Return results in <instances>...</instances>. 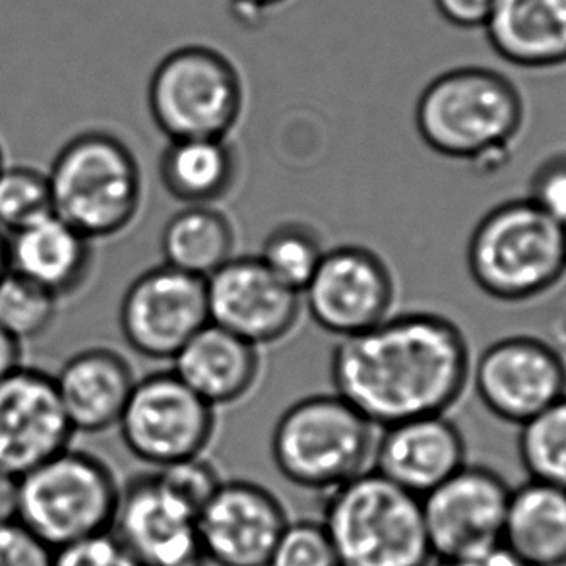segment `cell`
Wrapping results in <instances>:
<instances>
[{"label": "cell", "mask_w": 566, "mask_h": 566, "mask_svg": "<svg viewBox=\"0 0 566 566\" xmlns=\"http://www.w3.org/2000/svg\"><path fill=\"white\" fill-rule=\"evenodd\" d=\"M563 235H565V247H566V221L563 223Z\"/></svg>", "instance_id": "42"}, {"label": "cell", "mask_w": 566, "mask_h": 566, "mask_svg": "<svg viewBox=\"0 0 566 566\" xmlns=\"http://www.w3.org/2000/svg\"><path fill=\"white\" fill-rule=\"evenodd\" d=\"M61 300L9 270L0 280V328L20 344L40 338L53 326Z\"/></svg>", "instance_id": "28"}, {"label": "cell", "mask_w": 566, "mask_h": 566, "mask_svg": "<svg viewBox=\"0 0 566 566\" xmlns=\"http://www.w3.org/2000/svg\"><path fill=\"white\" fill-rule=\"evenodd\" d=\"M501 542L526 566H566V491L532 480L512 489Z\"/></svg>", "instance_id": "23"}, {"label": "cell", "mask_w": 566, "mask_h": 566, "mask_svg": "<svg viewBox=\"0 0 566 566\" xmlns=\"http://www.w3.org/2000/svg\"><path fill=\"white\" fill-rule=\"evenodd\" d=\"M53 378L72 431L86 434L117 427L136 385L130 363L109 347L72 355Z\"/></svg>", "instance_id": "19"}, {"label": "cell", "mask_w": 566, "mask_h": 566, "mask_svg": "<svg viewBox=\"0 0 566 566\" xmlns=\"http://www.w3.org/2000/svg\"><path fill=\"white\" fill-rule=\"evenodd\" d=\"M53 555L20 522L0 524V566H53Z\"/></svg>", "instance_id": "34"}, {"label": "cell", "mask_w": 566, "mask_h": 566, "mask_svg": "<svg viewBox=\"0 0 566 566\" xmlns=\"http://www.w3.org/2000/svg\"><path fill=\"white\" fill-rule=\"evenodd\" d=\"M94 266V241L51 213L9 235V270L59 300L78 292Z\"/></svg>", "instance_id": "20"}, {"label": "cell", "mask_w": 566, "mask_h": 566, "mask_svg": "<svg viewBox=\"0 0 566 566\" xmlns=\"http://www.w3.org/2000/svg\"><path fill=\"white\" fill-rule=\"evenodd\" d=\"M22 367V344L0 328V380Z\"/></svg>", "instance_id": "39"}, {"label": "cell", "mask_w": 566, "mask_h": 566, "mask_svg": "<svg viewBox=\"0 0 566 566\" xmlns=\"http://www.w3.org/2000/svg\"><path fill=\"white\" fill-rule=\"evenodd\" d=\"M117 427L126 450L159 470L205 454L216 409L174 370H164L136 380Z\"/></svg>", "instance_id": "9"}, {"label": "cell", "mask_w": 566, "mask_h": 566, "mask_svg": "<svg viewBox=\"0 0 566 566\" xmlns=\"http://www.w3.org/2000/svg\"><path fill=\"white\" fill-rule=\"evenodd\" d=\"M268 566H339V558L321 520H290Z\"/></svg>", "instance_id": "30"}, {"label": "cell", "mask_w": 566, "mask_h": 566, "mask_svg": "<svg viewBox=\"0 0 566 566\" xmlns=\"http://www.w3.org/2000/svg\"><path fill=\"white\" fill-rule=\"evenodd\" d=\"M20 478L0 470V524L18 522Z\"/></svg>", "instance_id": "38"}, {"label": "cell", "mask_w": 566, "mask_h": 566, "mask_svg": "<svg viewBox=\"0 0 566 566\" xmlns=\"http://www.w3.org/2000/svg\"><path fill=\"white\" fill-rule=\"evenodd\" d=\"M53 566H142L115 535H95L72 543L53 555Z\"/></svg>", "instance_id": "32"}, {"label": "cell", "mask_w": 566, "mask_h": 566, "mask_svg": "<svg viewBox=\"0 0 566 566\" xmlns=\"http://www.w3.org/2000/svg\"><path fill=\"white\" fill-rule=\"evenodd\" d=\"M465 262L478 290L491 300H537L565 277L563 223L527 198L506 200L473 229Z\"/></svg>", "instance_id": "3"}, {"label": "cell", "mask_w": 566, "mask_h": 566, "mask_svg": "<svg viewBox=\"0 0 566 566\" xmlns=\"http://www.w3.org/2000/svg\"><path fill=\"white\" fill-rule=\"evenodd\" d=\"M427 566H526L503 542L458 557L431 558Z\"/></svg>", "instance_id": "36"}, {"label": "cell", "mask_w": 566, "mask_h": 566, "mask_svg": "<svg viewBox=\"0 0 566 566\" xmlns=\"http://www.w3.org/2000/svg\"><path fill=\"white\" fill-rule=\"evenodd\" d=\"M527 200L553 220L566 221V151L545 159L535 169L527 189Z\"/></svg>", "instance_id": "33"}, {"label": "cell", "mask_w": 566, "mask_h": 566, "mask_svg": "<svg viewBox=\"0 0 566 566\" xmlns=\"http://www.w3.org/2000/svg\"><path fill=\"white\" fill-rule=\"evenodd\" d=\"M53 212L45 171L30 166H4L0 171V229L12 235Z\"/></svg>", "instance_id": "29"}, {"label": "cell", "mask_w": 566, "mask_h": 566, "mask_svg": "<svg viewBox=\"0 0 566 566\" xmlns=\"http://www.w3.org/2000/svg\"><path fill=\"white\" fill-rule=\"evenodd\" d=\"M472 363L470 339L449 316L394 313L370 331L338 339L332 388L382 429L452 411L470 388Z\"/></svg>", "instance_id": "1"}, {"label": "cell", "mask_w": 566, "mask_h": 566, "mask_svg": "<svg viewBox=\"0 0 566 566\" xmlns=\"http://www.w3.org/2000/svg\"><path fill=\"white\" fill-rule=\"evenodd\" d=\"M396 280L377 252L344 244L324 252L315 275L301 293L313 323L336 338L375 328L394 315Z\"/></svg>", "instance_id": "11"}, {"label": "cell", "mask_w": 566, "mask_h": 566, "mask_svg": "<svg viewBox=\"0 0 566 566\" xmlns=\"http://www.w3.org/2000/svg\"><path fill=\"white\" fill-rule=\"evenodd\" d=\"M483 30L496 55L518 69L566 64V0H495Z\"/></svg>", "instance_id": "22"}, {"label": "cell", "mask_w": 566, "mask_h": 566, "mask_svg": "<svg viewBox=\"0 0 566 566\" xmlns=\"http://www.w3.org/2000/svg\"><path fill=\"white\" fill-rule=\"evenodd\" d=\"M468 462V444L449 413L406 419L378 431L373 470L423 499Z\"/></svg>", "instance_id": "18"}, {"label": "cell", "mask_w": 566, "mask_h": 566, "mask_svg": "<svg viewBox=\"0 0 566 566\" xmlns=\"http://www.w3.org/2000/svg\"><path fill=\"white\" fill-rule=\"evenodd\" d=\"M159 480L177 499L189 504L192 511L200 514L206 503L212 499L223 480L218 468L202 457L190 458L179 464L167 465L156 470Z\"/></svg>", "instance_id": "31"}, {"label": "cell", "mask_w": 566, "mask_h": 566, "mask_svg": "<svg viewBox=\"0 0 566 566\" xmlns=\"http://www.w3.org/2000/svg\"><path fill=\"white\" fill-rule=\"evenodd\" d=\"M111 534L142 566H206L198 514L161 483L142 473L120 488Z\"/></svg>", "instance_id": "15"}, {"label": "cell", "mask_w": 566, "mask_h": 566, "mask_svg": "<svg viewBox=\"0 0 566 566\" xmlns=\"http://www.w3.org/2000/svg\"><path fill=\"white\" fill-rule=\"evenodd\" d=\"M164 189L182 206H218L239 179V154L229 138L169 140L159 158Z\"/></svg>", "instance_id": "24"}, {"label": "cell", "mask_w": 566, "mask_h": 566, "mask_svg": "<svg viewBox=\"0 0 566 566\" xmlns=\"http://www.w3.org/2000/svg\"><path fill=\"white\" fill-rule=\"evenodd\" d=\"M120 485L102 458L66 449L20 478L18 522L49 549L107 534Z\"/></svg>", "instance_id": "7"}, {"label": "cell", "mask_w": 566, "mask_h": 566, "mask_svg": "<svg viewBox=\"0 0 566 566\" xmlns=\"http://www.w3.org/2000/svg\"><path fill=\"white\" fill-rule=\"evenodd\" d=\"M48 177L53 212L92 241L120 235L140 213L144 174L115 134L74 136L56 154Z\"/></svg>", "instance_id": "4"}, {"label": "cell", "mask_w": 566, "mask_h": 566, "mask_svg": "<svg viewBox=\"0 0 566 566\" xmlns=\"http://www.w3.org/2000/svg\"><path fill=\"white\" fill-rule=\"evenodd\" d=\"M210 323L205 277L161 264L138 275L118 307V328L134 354L174 361Z\"/></svg>", "instance_id": "12"}, {"label": "cell", "mask_w": 566, "mask_h": 566, "mask_svg": "<svg viewBox=\"0 0 566 566\" xmlns=\"http://www.w3.org/2000/svg\"><path fill=\"white\" fill-rule=\"evenodd\" d=\"M378 431L338 394H315L283 411L270 450L290 483L331 493L373 468Z\"/></svg>", "instance_id": "6"}, {"label": "cell", "mask_w": 566, "mask_h": 566, "mask_svg": "<svg viewBox=\"0 0 566 566\" xmlns=\"http://www.w3.org/2000/svg\"><path fill=\"white\" fill-rule=\"evenodd\" d=\"M69 417L55 378L18 367L0 380V470L24 478L38 465L71 449Z\"/></svg>", "instance_id": "17"}, {"label": "cell", "mask_w": 566, "mask_h": 566, "mask_svg": "<svg viewBox=\"0 0 566 566\" xmlns=\"http://www.w3.org/2000/svg\"><path fill=\"white\" fill-rule=\"evenodd\" d=\"M206 293L210 323L256 347L287 338L303 313L301 293L259 256H233L206 280Z\"/></svg>", "instance_id": "14"}, {"label": "cell", "mask_w": 566, "mask_h": 566, "mask_svg": "<svg viewBox=\"0 0 566 566\" xmlns=\"http://www.w3.org/2000/svg\"><path fill=\"white\" fill-rule=\"evenodd\" d=\"M290 0H229L237 20L244 25H256L268 12L282 9Z\"/></svg>", "instance_id": "37"}, {"label": "cell", "mask_w": 566, "mask_h": 566, "mask_svg": "<svg viewBox=\"0 0 566 566\" xmlns=\"http://www.w3.org/2000/svg\"><path fill=\"white\" fill-rule=\"evenodd\" d=\"M323 522L339 566H427L421 499L373 468L326 493Z\"/></svg>", "instance_id": "5"}, {"label": "cell", "mask_w": 566, "mask_h": 566, "mask_svg": "<svg viewBox=\"0 0 566 566\" xmlns=\"http://www.w3.org/2000/svg\"><path fill=\"white\" fill-rule=\"evenodd\" d=\"M233 221L220 206H182L164 228V264L208 280L235 256Z\"/></svg>", "instance_id": "25"}, {"label": "cell", "mask_w": 566, "mask_h": 566, "mask_svg": "<svg viewBox=\"0 0 566 566\" xmlns=\"http://www.w3.org/2000/svg\"><path fill=\"white\" fill-rule=\"evenodd\" d=\"M518 429L520 464L527 480L566 491V396Z\"/></svg>", "instance_id": "26"}, {"label": "cell", "mask_w": 566, "mask_h": 566, "mask_svg": "<svg viewBox=\"0 0 566 566\" xmlns=\"http://www.w3.org/2000/svg\"><path fill=\"white\" fill-rule=\"evenodd\" d=\"M9 272V235L0 229V280Z\"/></svg>", "instance_id": "40"}, {"label": "cell", "mask_w": 566, "mask_h": 566, "mask_svg": "<svg viewBox=\"0 0 566 566\" xmlns=\"http://www.w3.org/2000/svg\"><path fill=\"white\" fill-rule=\"evenodd\" d=\"M148 107L169 140L229 138L243 117V76L218 49L182 45L151 72Z\"/></svg>", "instance_id": "8"}, {"label": "cell", "mask_w": 566, "mask_h": 566, "mask_svg": "<svg viewBox=\"0 0 566 566\" xmlns=\"http://www.w3.org/2000/svg\"><path fill=\"white\" fill-rule=\"evenodd\" d=\"M174 373L213 409L231 406L259 380V347L208 323L175 355Z\"/></svg>", "instance_id": "21"}, {"label": "cell", "mask_w": 566, "mask_h": 566, "mask_svg": "<svg viewBox=\"0 0 566 566\" xmlns=\"http://www.w3.org/2000/svg\"><path fill=\"white\" fill-rule=\"evenodd\" d=\"M324 252L323 241L315 229L290 221L268 233L259 259L280 282L303 293L315 275Z\"/></svg>", "instance_id": "27"}, {"label": "cell", "mask_w": 566, "mask_h": 566, "mask_svg": "<svg viewBox=\"0 0 566 566\" xmlns=\"http://www.w3.org/2000/svg\"><path fill=\"white\" fill-rule=\"evenodd\" d=\"M7 166L4 164V151H2V146H0V171H2V167Z\"/></svg>", "instance_id": "41"}, {"label": "cell", "mask_w": 566, "mask_h": 566, "mask_svg": "<svg viewBox=\"0 0 566 566\" xmlns=\"http://www.w3.org/2000/svg\"><path fill=\"white\" fill-rule=\"evenodd\" d=\"M282 501L254 481H223L198 514V535L208 563L268 566L287 526Z\"/></svg>", "instance_id": "16"}, {"label": "cell", "mask_w": 566, "mask_h": 566, "mask_svg": "<svg viewBox=\"0 0 566 566\" xmlns=\"http://www.w3.org/2000/svg\"><path fill=\"white\" fill-rule=\"evenodd\" d=\"M434 7L449 24L475 30L485 28L495 0H434Z\"/></svg>", "instance_id": "35"}, {"label": "cell", "mask_w": 566, "mask_h": 566, "mask_svg": "<svg viewBox=\"0 0 566 566\" xmlns=\"http://www.w3.org/2000/svg\"><path fill=\"white\" fill-rule=\"evenodd\" d=\"M524 113L511 78L493 69L462 66L427 84L417 99L416 126L437 154L495 169L509 156Z\"/></svg>", "instance_id": "2"}, {"label": "cell", "mask_w": 566, "mask_h": 566, "mask_svg": "<svg viewBox=\"0 0 566 566\" xmlns=\"http://www.w3.org/2000/svg\"><path fill=\"white\" fill-rule=\"evenodd\" d=\"M470 386L491 416L520 427L566 396L565 355L539 336H504L473 359Z\"/></svg>", "instance_id": "10"}, {"label": "cell", "mask_w": 566, "mask_h": 566, "mask_svg": "<svg viewBox=\"0 0 566 566\" xmlns=\"http://www.w3.org/2000/svg\"><path fill=\"white\" fill-rule=\"evenodd\" d=\"M512 488L488 465L465 464L421 499L433 558L483 549L503 539Z\"/></svg>", "instance_id": "13"}]
</instances>
